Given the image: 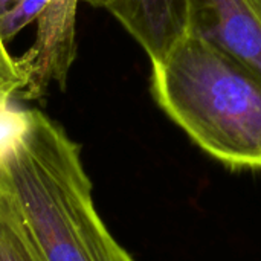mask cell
Wrapping results in <instances>:
<instances>
[{
	"label": "cell",
	"instance_id": "cell-1",
	"mask_svg": "<svg viewBox=\"0 0 261 261\" xmlns=\"http://www.w3.org/2000/svg\"><path fill=\"white\" fill-rule=\"evenodd\" d=\"M81 145L37 109L0 154L6 199L34 261H135L102 222Z\"/></svg>",
	"mask_w": 261,
	"mask_h": 261
},
{
	"label": "cell",
	"instance_id": "cell-2",
	"mask_svg": "<svg viewBox=\"0 0 261 261\" xmlns=\"http://www.w3.org/2000/svg\"><path fill=\"white\" fill-rule=\"evenodd\" d=\"M151 95L165 115L231 170H261V80L187 34L151 64Z\"/></svg>",
	"mask_w": 261,
	"mask_h": 261
},
{
	"label": "cell",
	"instance_id": "cell-3",
	"mask_svg": "<svg viewBox=\"0 0 261 261\" xmlns=\"http://www.w3.org/2000/svg\"><path fill=\"white\" fill-rule=\"evenodd\" d=\"M188 34L216 46L261 80V0H190Z\"/></svg>",
	"mask_w": 261,
	"mask_h": 261
},
{
	"label": "cell",
	"instance_id": "cell-4",
	"mask_svg": "<svg viewBox=\"0 0 261 261\" xmlns=\"http://www.w3.org/2000/svg\"><path fill=\"white\" fill-rule=\"evenodd\" d=\"M81 0H50L38 17L37 40L17 63L26 76L21 98H41L52 83L61 87L75 60L76 8Z\"/></svg>",
	"mask_w": 261,
	"mask_h": 261
},
{
	"label": "cell",
	"instance_id": "cell-5",
	"mask_svg": "<svg viewBox=\"0 0 261 261\" xmlns=\"http://www.w3.org/2000/svg\"><path fill=\"white\" fill-rule=\"evenodd\" d=\"M110 12L144 49L161 63L188 34L190 0H81Z\"/></svg>",
	"mask_w": 261,
	"mask_h": 261
},
{
	"label": "cell",
	"instance_id": "cell-6",
	"mask_svg": "<svg viewBox=\"0 0 261 261\" xmlns=\"http://www.w3.org/2000/svg\"><path fill=\"white\" fill-rule=\"evenodd\" d=\"M0 261H34L18 223L0 194Z\"/></svg>",
	"mask_w": 261,
	"mask_h": 261
},
{
	"label": "cell",
	"instance_id": "cell-7",
	"mask_svg": "<svg viewBox=\"0 0 261 261\" xmlns=\"http://www.w3.org/2000/svg\"><path fill=\"white\" fill-rule=\"evenodd\" d=\"M50 0H20L0 12V37L6 44L31 21L38 20Z\"/></svg>",
	"mask_w": 261,
	"mask_h": 261
},
{
	"label": "cell",
	"instance_id": "cell-8",
	"mask_svg": "<svg viewBox=\"0 0 261 261\" xmlns=\"http://www.w3.org/2000/svg\"><path fill=\"white\" fill-rule=\"evenodd\" d=\"M26 87V76L0 37V104L12 102Z\"/></svg>",
	"mask_w": 261,
	"mask_h": 261
},
{
	"label": "cell",
	"instance_id": "cell-9",
	"mask_svg": "<svg viewBox=\"0 0 261 261\" xmlns=\"http://www.w3.org/2000/svg\"><path fill=\"white\" fill-rule=\"evenodd\" d=\"M26 110L18 109L14 102L0 104V154L15 139L26 122Z\"/></svg>",
	"mask_w": 261,
	"mask_h": 261
},
{
	"label": "cell",
	"instance_id": "cell-10",
	"mask_svg": "<svg viewBox=\"0 0 261 261\" xmlns=\"http://www.w3.org/2000/svg\"><path fill=\"white\" fill-rule=\"evenodd\" d=\"M17 2H20V0H0V12L6 11L8 8H11V6L15 5Z\"/></svg>",
	"mask_w": 261,
	"mask_h": 261
}]
</instances>
